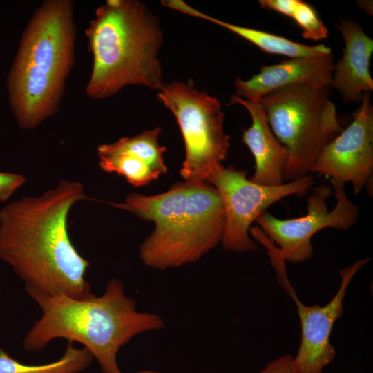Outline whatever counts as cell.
<instances>
[{
  "mask_svg": "<svg viewBox=\"0 0 373 373\" xmlns=\"http://www.w3.org/2000/svg\"><path fill=\"white\" fill-rule=\"evenodd\" d=\"M25 182L22 175L0 171V202L6 201Z\"/></svg>",
  "mask_w": 373,
  "mask_h": 373,
  "instance_id": "19",
  "label": "cell"
},
{
  "mask_svg": "<svg viewBox=\"0 0 373 373\" xmlns=\"http://www.w3.org/2000/svg\"><path fill=\"white\" fill-rule=\"evenodd\" d=\"M25 291L41 316L26 334L24 348L37 352L56 338L78 342L98 361L103 373H122L117 362L119 349L140 334L164 327L159 315L137 310L135 300L126 295L117 278L108 281L102 295L85 298Z\"/></svg>",
  "mask_w": 373,
  "mask_h": 373,
  "instance_id": "2",
  "label": "cell"
},
{
  "mask_svg": "<svg viewBox=\"0 0 373 373\" xmlns=\"http://www.w3.org/2000/svg\"><path fill=\"white\" fill-rule=\"evenodd\" d=\"M88 198L78 182L61 181L42 195L23 197L0 209V258L25 283V290L85 298L89 262L73 245L67 218Z\"/></svg>",
  "mask_w": 373,
  "mask_h": 373,
  "instance_id": "1",
  "label": "cell"
},
{
  "mask_svg": "<svg viewBox=\"0 0 373 373\" xmlns=\"http://www.w3.org/2000/svg\"><path fill=\"white\" fill-rule=\"evenodd\" d=\"M157 98L175 116L184 139L186 156L181 176L186 182H207L213 166L226 159L229 148L220 102L195 89L191 81L164 84Z\"/></svg>",
  "mask_w": 373,
  "mask_h": 373,
  "instance_id": "7",
  "label": "cell"
},
{
  "mask_svg": "<svg viewBox=\"0 0 373 373\" xmlns=\"http://www.w3.org/2000/svg\"><path fill=\"white\" fill-rule=\"evenodd\" d=\"M93 64L86 94L108 97L128 85L159 90L164 84L158 57L162 33L142 2L108 0L86 30Z\"/></svg>",
  "mask_w": 373,
  "mask_h": 373,
  "instance_id": "5",
  "label": "cell"
},
{
  "mask_svg": "<svg viewBox=\"0 0 373 373\" xmlns=\"http://www.w3.org/2000/svg\"><path fill=\"white\" fill-rule=\"evenodd\" d=\"M93 356L85 347L76 348L68 342L62 356L50 363H21L0 348V373H79L91 364Z\"/></svg>",
  "mask_w": 373,
  "mask_h": 373,
  "instance_id": "17",
  "label": "cell"
},
{
  "mask_svg": "<svg viewBox=\"0 0 373 373\" xmlns=\"http://www.w3.org/2000/svg\"><path fill=\"white\" fill-rule=\"evenodd\" d=\"M258 373H296L292 364V356L283 355L268 363Z\"/></svg>",
  "mask_w": 373,
  "mask_h": 373,
  "instance_id": "20",
  "label": "cell"
},
{
  "mask_svg": "<svg viewBox=\"0 0 373 373\" xmlns=\"http://www.w3.org/2000/svg\"><path fill=\"white\" fill-rule=\"evenodd\" d=\"M230 104L243 106L251 117V126L243 131L242 136V142L247 146L255 161V171L249 179L265 186L285 183L288 152L271 131L260 102L233 95Z\"/></svg>",
  "mask_w": 373,
  "mask_h": 373,
  "instance_id": "15",
  "label": "cell"
},
{
  "mask_svg": "<svg viewBox=\"0 0 373 373\" xmlns=\"http://www.w3.org/2000/svg\"><path fill=\"white\" fill-rule=\"evenodd\" d=\"M260 242L267 248L278 283L294 301L297 308L301 338L298 352L292 357L293 367L296 373H322L336 355L330 337L334 323L343 314L347 289L354 275L370 258L359 260L339 271L341 285L328 303L324 306L318 304L309 306L303 304L298 297L288 278L285 260L276 245L267 237L262 238Z\"/></svg>",
  "mask_w": 373,
  "mask_h": 373,
  "instance_id": "9",
  "label": "cell"
},
{
  "mask_svg": "<svg viewBox=\"0 0 373 373\" xmlns=\"http://www.w3.org/2000/svg\"><path fill=\"white\" fill-rule=\"evenodd\" d=\"M297 0H260L261 8L276 11L285 16L291 17Z\"/></svg>",
  "mask_w": 373,
  "mask_h": 373,
  "instance_id": "21",
  "label": "cell"
},
{
  "mask_svg": "<svg viewBox=\"0 0 373 373\" xmlns=\"http://www.w3.org/2000/svg\"><path fill=\"white\" fill-rule=\"evenodd\" d=\"M165 6L223 27L252 43L266 53L284 55L290 59L326 56L332 54L331 48L324 44L309 46L260 30L230 23L201 12L182 0H168Z\"/></svg>",
  "mask_w": 373,
  "mask_h": 373,
  "instance_id": "16",
  "label": "cell"
},
{
  "mask_svg": "<svg viewBox=\"0 0 373 373\" xmlns=\"http://www.w3.org/2000/svg\"><path fill=\"white\" fill-rule=\"evenodd\" d=\"M336 202L329 211L327 199L332 193V186L322 184L314 189L307 200L306 215L291 219H279L268 211L256 220L259 228L274 244L285 260L300 262L312 256V236L327 227L347 230L358 219L360 208L347 196L345 184L330 181Z\"/></svg>",
  "mask_w": 373,
  "mask_h": 373,
  "instance_id": "10",
  "label": "cell"
},
{
  "mask_svg": "<svg viewBox=\"0 0 373 373\" xmlns=\"http://www.w3.org/2000/svg\"><path fill=\"white\" fill-rule=\"evenodd\" d=\"M207 183L218 191L224 210L222 245L224 250L248 252L258 246L249 236L251 224L267 208L285 197L307 193L314 183L311 174L279 186L256 184L247 178V171L232 166H213Z\"/></svg>",
  "mask_w": 373,
  "mask_h": 373,
  "instance_id": "8",
  "label": "cell"
},
{
  "mask_svg": "<svg viewBox=\"0 0 373 373\" xmlns=\"http://www.w3.org/2000/svg\"><path fill=\"white\" fill-rule=\"evenodd\" d=\"M338 29L345 48L342 58L334 64L329 86L336 89L345 102H361L363 94L373 90L370 73L373 41L353 20L341 19Z\"/></svg>",
  "mask_w": 373,
  "mask_h": 373,
  "instance_id": "14",
  "label": "cell"
},
{
  "mask_svg": "<svg viewBox=\"0 0 373 373\" xmlns=\"http://www.w3.org/2000/svg\"><path fill=\"white\" fill-rule=\"evenodd\" d=\"M160 127L132 137L97 147L100 168L122 175L135 186H144L167 171L163 154L166 148L158 143Z\"/></svg>",
  "mask_w": 373,
  "mask_h": 373,
  "instance_id": "12",
  "label": "cell"
},
{
  "mask_svg": "<svg viewBox=\"0 0 373 373\" xmlns=\"http://www.w3.org/2000/svg\"><path fill=\"white\" fill-rule=\"evenodd\" d=\"M334 68L332 54L296 57L276 64L261 66L260 72L251 78L236 79V95L247 100L260 101L275 90L292 85L329 87Z\"/></svg>",
  "mask_w": 373,
  "mask_h": 373,
  "instance_id": "13",
  "label": "cell"
},
{
  "mask_svg": "<svg viewBox=\"0 0 373 373\" xmlns=\"http://www.w3.org/2000/svg\"><path fill=\"white\" fill-rule=\"evenodd\" d=\"M291 18L301 28L305 39L319 41L327 37L328 30L315 10L307 3L296 1Z\"/></svg>",
  "mask_w": 373,
  "mask_h": 373,
  "instance_id": "18",
  "label": "cell"
},
{
  "mask_svg": "<svg viewBox=\"0 0 373 373\" xmlns=\"http://www.w3.org/2000/svg\"><path fill=\"white\" fill-rule=\"evenodd\" d=\"M328 91L329 87L292 85L259 101L271 131L288 152L285 181L311 174L323 148L343 130Z\"/></svg>",
  "mask_w": 373,
  "mask_h": 373,
  "instance_id": "6",
  "label": "cell"
},
{
  "mask_svg": "<svg viewBox=\"0 0 373 373\" xmlns=\"http://www.w3.org/2000/svg\"><path fill=\"white\" fill-rule=\"evenodd\" d=\"M372 172L373 107L370 93H365L352 122L323 148L310 173L350 182L356 195L367 187L372 195Z\"/></svg>",
  "mask_w": 373,
  "mask_h": 373,
  "instance_id": "11",
  "label": "cell"
},
{
  "mask_svg": "<svg viewBox=\"0 0 373 373\" xmlns=\"http://www.w3.org/2000/svg\"><path fill=\"white\" fill-rule=\"evenodd\" d=\"M75 33L69 0L45 1L27 25L6 84L23 128L37 127L57 110L74 62Z\"/></svg>",
  "mask_w": 373,
  "mask_h": 373,
  "instance_id": "4",
  "label": "cell"
},
{
  "mask_svg": "<svg viewBox=\"0 0 373 373\" xmlns=\"http://www.w3.org/2000/svg\"><path fill=\"white\" fill-rule=\"evenodd\" d=\"M136 373H162V372L152 371V370H142Z\"/></svg>",
  "mask_w": 373,
  "mask_h": 373,
  "instance_id": "22",
  "label": "cell"
},
{
  "mask_svg": "<svg viewBox=\"0 0 373 373\" xmlns=\"http://www.w3.org/2000/svg\"><path fill=\"white\" fill-rule=\"evenodd\" d=\"M155 224L153 233L140 245L142 262L166 269L199 260L221 242L224 210L217 189L207 182L176 183L155 195L131 194L122 203L111 202Z\"/></svg>",
  "mask_w": 373,
  "mask_h": 373,
  "instance_id": "3",
  "label": "cell"
}]
</instances>
